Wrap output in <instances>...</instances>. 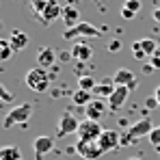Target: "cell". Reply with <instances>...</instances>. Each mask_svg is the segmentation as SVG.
Returning <instances> with one entry per match:
<instances>
[{
	"instance_id": "cell-1",
	"label": "cell",
	"mask_w": 160,
	"mask_h": 160,
	"mask_svg": "<svg viewBox=\"0 0 160 160\" xmlns=\"http://www.w3.org/2000/svg\"><path fill=\"white\" fill-rule=\"evenodd\" d=\"M154 128H156V126H154L149 119H141V121H136L132 126H128L126 132L121 134V147H130V145H134L141 136H149Z\"/></svg>"
},
{
	"instance_id": "cell-2",
	"label": "cell",
	"mask_w": 160,
	"mask_h": 160,
	"mask_svg": "<svg viewBox=\"0 0 160 160\" xmlns=\"http://www.w3.org/2000/svg\"><path fill=\"white\" fill-rule=\"evenodd\" d=\"M104 35V30L98 26H93L91 22H78L76 26L72 28H65V32H63V39H93V37H102Z\"/></svg>"
},
{
	"instance_id": "cell-3",
	"label": "cell",
	"mask_w": 160,
	"mask_h": 160,
	"mask_svg": "<svg viewBox=\"0 0 160 160\" xmlns=\"http://www.w3.org/2000/svg\"><path fill=\"white\" fill-rule=\"evenodd\" d=\"M26 84L30 91H37V93H43L50 89V74L43 69V67H32L26 72Z\"/></svg>"
},
{
	"instance_id": "cell-4",
	"label": "cell",
	"mask_w": 160,
	"mask_h": 160,
	"mask_svg": "<svg viewBox=\"0 0 160 160\" xmlns=\"http://www.w3.org/2000/svg\"><path fill=\"white\" fill-rule=\"evenodd\" d=\"M30 115H32V106L24 102V104H20V106L11 108L9 112H7V117H4V121H2V128H13V126H24L28 119H30Z\"/></svg>"
},
{
	"instance_id": "cell-5",
	"label": "cell",
	"mask_w": 160,
	"mask_h": 160,
	"mask_svg": "<svg viewBox=\"0 0 160 160\" xmlns=\"http://www.w3.org/2000/svg\"><path fill=\"white\" fill-rule=\"evenodd\" d=\"M74 152H76L82 160H98L102 154H104V149L100 147V143H98V141H82V138L76 141Z\"/></svg>"
},
{
	"instance_id": "cell-6",
	"label": "cell",
	"mask_w": 160,
	"mask_h": 160,
	"mask_svg": "<svg viewBox=\"0 0 160 160\" xmlns=\"http://www.w3.org/2000/svg\"><path fill=\"white\" fill-rule=\"evenodd\" d=\"M102 126H100V121H93V119H87L84 117V121H80L78 126V138L82 141H98L100 136H102Z\"/></svg>"
},
{
	"instance_id": "cell-7",
	"label": "cell",
	"mask_w": 160,
	"mask_h": 160,
	"mask_svg": "<svg viewBox=\"0 0 160 160\" xmlns=\"http://www.w3.org/2000/svg\"><path fill=\"white\" fill-rule=\"evenodd\" d=\"M108 112H110V108H108V102H104L102 98H98V100H91V102L84 106V117H87V119H93V121H100V119H104Z\"/></svg>"
},
{
	"instance_id": "cell-8",
	"label": "cell",
	"mask_w": 160,
	"mask_h": 160,
	"mask_svg": "<svg viewBox=\"0 0 160 160\" xmlns=\"http://www.w3.org/2000/svg\"><path fill=\"white\" fill-rule=\"evenodd\" d=\"M78 126H80V121L72 115V112H69V110H65V112L61 115V119H58L56 136H58V138H63V136H67V134L78 132Z\"/></svg>"
},
{
	"instance_id": "cell-9",
	"label": "cell",
	"mask_w": 160,
	"mask_h": 160,
	"mask_svg": "<svg viewBox=\"0 0 160 160\" xmlns=\"http://www.w3.org/2000/svg\"><path fill=\"white\" fill-rule=\"evenodd\" d=\"M54 149V138L52 136H37L35 141H32V152H35V158L37 160H41V158H46L50 152Z\"/></svg>"
},
{
	"instance_id": "cell-10",
	"label": "cell",
	"mask_w": 160,
	"mask_h": 160,
	"mask_svg": "<svg viewBox=\"0 0 160 160\" xmlns=\"http://www.w3.org/2000/svg\"><path fill=\"white\" fill-rule=\"evenodd\" d=\"M98 143H100V147L104 149V154H106V152H112V149L121 147V134L117 132V130H104L102 136L98 138Z\"/></svg>"
},
{
	"instance_id": "cell-11",
	"label": "cell",
	"mask_w": 160,
	"mask_h": 160,
	"mask_svg": "<svg viewBox=\"0 0 160 160\" xmlns=\"http://www.w3.org/2000/svg\"><path fill=\"white\" fill-rule=\"evenodd\" d=\"M130 91H132L130 87H117V89H115V93L108 98V108H110V112L119 110V108L126 104V100H128Z\"/></svg>"
},
{
	"instance_id": "cell-12",
	"label": "cell",
	"mask_w": 160,
	"mask_h": 160,
	"mask_svg": "<svg viewBox=\"0 0 160 160\" xmlns=\"http://www.w3.org/2000/svg\"><path fill=\"white\" fill-rule=\"evenodd\" d=\"M61 15H63V7H61L56 0H52V2L48 4V9L41 13V18H39V20H41V24H43V26H50V24H54Z\"/></svg>"
},
{
	"instance_id": "cell-13",
	"label": "cell",
	"mask_w": 160,
	"mask_h": 160,
	"mask_svg": "<svg viewBox=\"0 0 160 160\" xmlns=\"http://www.w3.org/2000/svg\"><path fill=\"white\" fill-rule=\"evenodd\" d=\"M112 82H115L117 87H130V89H134V87H136V76H134L128 67H121V69L115 72Z\"/></svg>"
},
{
	"instance_id": "cell-14",
	"label": "cell",
	"mask_w": 160,
	"mask_h": 160,
	"mask_svg": "<svg viewBox=\"0 0 160 160\" xmlns=\"http://www.w3.org/2000/svg\"><path fill=\"white\" fill-rule=\"evenodd\" d=\"M72 56L80 61V63H87L91 56H93V50H91V46L89 43H84V41H76L74 46H72Z\"/></svg>"
},
{
	"instance_id": "cell-15",
	"label": "cell",
	"mask_w": 160,
	"mask_h": 160,
	"mask_svg": "<svg viewBox=\"0 0 160 160\" xmlns=\"http://www.w3.org/2000/svg\"><path fill=\"white\" fill-rule=\"evenodd\" d=\"M61 20L67 24V28L76 26L80 22V11L74 7V4H67V7H63V15H61Z\"/></svg>"
},
{
	"instance_id": "cell-16",
	"label": "cell",
	"mask_w": 160,
	"mask_h": 160,
	"mask_svg": "<svg viewBox=\"0 0 160 160\" xmlns=\"http://www.w3.org/2000/svg\"><path fill=\"white\" fill-rule=\"evenodd\" d=\"M54 61H56V52H54L52 48H41L39 50V54H37V65L39 67H52Z\"/></svg>"
},
{
	"instance_id": "cell-17",
	"label": "cell",
	"mask_w": 160,
	"mask_h": 160,
	"mask_svg": "<svg viewBox=\"0 0 160 160\" xmlns=\"http://www.w3.org/2000/svg\"><path fill=\"white\" fill-rule=\"evenodd\" d=\"M9 43L13 46L15 52H20V50H24V48L28 46V35H26V32H22V30H13L11 37H9Z\"/></svg>"
},
{
	"instance_id": "cell-18",
	"label": "cell",
	"mask_w": 160,
	"mask_h": 160,
	"mask_svg": "<svg viewBox=\"0 0 160 160\" xmlns=\"http://www.w3.org/2000/svg\"><path fill=\"white\" fill-rule=\"evenodd\" d=\"M115 89H117V84H115L112 80H110V82H106V80H104V82H98V84H95L93 93H95L98 98H102V100H104V98L108 100V98L115 93Z\"/></svg>"
},
{
	"instance_id": "cell-19",
	"label": "cell",
	"mask_w": 160,
	"mask_h": 160,
	"mask_svg": "<svg viewBox=\"0 0 160 160\" xmlns=\"http://www.w3.org/2000/svg\"><path fill=\"white\" fill-rule=\"evenodd\" d=\"M72 100H74V104H76V106H87L93 98H91V91H82V89H78V91H74Z\"/></svg>"
},
{
	"instance_id": "cell-20",
	"label": "cell",
	"mask_w": 160,
	"mask_h": 160,
	"mask_svg": "<svg viewBox=\"0 0 160 160\" xmlns=\"http://www.w3.org/2000/svg\"><path fill=\"white\" fill-rule=\"evenodd\" d=\"M0 160H22V152L18 147H2L0 149Z\"/></svg>"
},
{
	"instance_id": "cell-21",
	"label": "cell",
	"mask_w": 160,
	"mask_h": 160,
	"mask_svg": "<svg viewBox=\"0 0 160 160\" xmlns=\"http://www.w3.org/2000/svg\"><path fill=\"white\" fill-rule=\"evenodd\" d=\"M141 41V46H143V50L147 56H154V54L158 52V43L154 41V39H149V37H143V39H138Z\"/></svg>"
},
{
	"instance_id": "cell-22",
	"label": "cell",
	"mask_w": 160,
	"mask_h": 160,
	"mask_svg": "<svg viewBox=\"0 0 160 160\" xmlns=\"http://www.w3.org/2000/svg\"><path fill=\"white\" fill-rule=\"evenodd\" d=\"M95 84H98V82L91 78V76H84V74L78 76V89H82V91H91V93H93Z\"/></svg>"
},
{
	"instance_id": "cell-23",
	"label": "cell",
	"mask_w": 160,
	"mask_h": 160,
	"mask_svg": "<svg viewBox=\"0 0 160 160\" xmlns=\"http://www.w3.org/2000/svg\"><path fill=\"white\" fill-rule=\"evenodd\" d=\"M50 2H52V0H30V9H32V13H35L37 18H41V13L48 9Z\"/></svg>"
},
{
	"instance_id": "cell-24",
	"label": "cell",
	"mask_w": 160,
	"mask_h": 160,
	"mask_svg": "<svg viewBox=\"0 0 160 160\" xmlns=\"http://www.w3.org/2000/svg\"><path fill=\"white\" fill-rule=\"evenodd\" d=\"M13 52H15V50H13V46L9 43V39H2V41H0V58H2V61H9V58L13 56Z\"/></svg>"
},
{
	"instance_id": "cell-25",
	"label": "cell",
	"mask_w": 160,
	"mask_h": 160,
	"mask_svg": "<svg viewBox=\"0 0 160 160\" xmlns=\"http://www.w3.org/2000/svg\"><path fill=\"white\" fill-rule=\"evenodd\" d=\"M132 54H134L136 61H145V58H147V54H145V50H143L141 41H134L132 43Z\"/></svg>"
},
{
	"instance_id": "cell-26",
	"label": "cell",
	"mask_w": 160,
	"mask_h": 160,
	"mask_svg": "<svg viewBox=\"0 0 160 160\" xmlns=\"http://www.w3.org/2000/svg\"><path fill=\"white\" fill-rule=\"evenodd\" d=\"M147 138H149V143H152L154 147H160V126H156V128L152 130V134H149Z\"/></svg>"
},
{
	"instance_id": "cell-27",
	"label": "cell",
	"mask_w": 160,
	"mask_h": 160,
	"mask_svg": "<svg viewBox=\"0 0 160 160\" xmlns=\"http://www.w3.org/2000/svg\"><path fill=\"white\" fill-rule=\"evenodd\" d=\"M123 7H128L130 11L138 13V11H141V7H143V2H141V0H126V2H123Z\"/></svg>"
},
{
	"instance_id": "cell-28",
	"label": "cell",
	"mask_w": 160,
	"mask_h": 160,
	"mask_svg": "<svg viewBox=\"0 0 160 160\" xmlns=\"http://www.w3.org/2000/svg\"><path fill=\"white\" fill-rule=\"evenodd\" d=\"M0 100H2V102H13V93H11L4 84H0Z\"/></svg>"
},
{
	"instance_id": "cell-29",
	"label": "cell",
	"mask_w": 160,
	"mask_h": 160,
	"mask_svg": "<svg viewBox=\"0 0 160 160\" xmlns=\"http://www.w3.org/2000/svg\"><path fill=\"white\" fill-rule=\"evenodd\" d=\"M145 108H147V110H154V108H160L158 98H156V95H149V98L145 100Z\"/></svg>"
},
{
	"instance_id": "cell-30",
	"label": "cell",
	"mask_w": 160,
	"mask_h": 160,
	"mask_svg": "<svg viewBox=\"0 0 160 160\" xmlns=\"http://www.w3.org/2000/svg\"><path fill=\"white\" fill-rule=\"evenodd\" d=\"M121 46H123L121 39H110V41H108V52H119Z\"/></svg>"
},
{
	"instance_id": "cell-31",
	"label": "cell",
	"mask_w": 160,
	"mask_h": 160,
	"mask_svg": "<svg viewBox=\"0 0 160 160\" xmlns=\"http://www.w3.org/2000/svg\"><path fill=\"white\" fill-rule=\"evenodd\" d=\"M121 18H123V20H134V18H136V13L130 11L128 7H123V4H121Z\"/></svg>"
},
{
	"instance_id": "cell-32",
	"label": "cell",
	"mask_w": 160,
	"mask_h": 160,
	"mask_svg": "<svg viewBox=\"0 0 160 160\" xmlns=\"http://www.w3.org/2000/svg\"><path fill=\"white\" fill-rule=\"evenodd\" d=\"M152 65H154L156 69H160V54H154V56H152Z\"/></svg>"
},
{
	"instance_id": "cell-33",
	"label": "cell",
	"mask_w": 160,
	"mask_h": 160,
	"mask_svg": "<svg viewBox=\"0 0 160 160\" xmlns=\"http://www.w3.org/2000/svg\"><path fill=\"white\" fill-rule=\"evenodd\" d=\"M152 18H154V22H158V24H160V7L152 11Z\"/></svg>"
},
{
	"instance_id": "cell-34",
	"label": "cell",
	"mask_w": 160,
	"mask_h": 160,
	"mask_svg": "<svg viewBox=\"0 0 160 160\" xmlns=\"http://www.w3.org/2000/svg\"><path fill=\"white\" fill-rule=\"evenodd\" d=\"M154 69H156V67H154L152 63H149V65H143V74H152Z\"/></svg>"
},
{
	"instance_id": "cell-35",
	"label": "cell",
	"mask_w": 160,
	"mask_h": 160,
	"mask_svg": "<svg viewBox=\"0 0 160 160\" xmlns=\"http://www.w3.org/2000/svg\"><path fill=\"white\" fill-rule=\"evenodd\" d=\"M69 58H74L72 52H61V61H69Z\"/></svg>"
},
{
	"instance_id": "cell-36",
	"label": "cell",
	"mask_w": 160,
	"mask_h": 160,
	"mask_svg": "<svg viewBox=\"0 0 160 160\" xmlns=\"http://www.w3.org/2000/svg\"><path fill=\"white\" fill-rule=\"evenodd\" d=\"M154 95L158 98V102H160V87H156V89H154Z\"/></svg>"
},
{
	"instance_id": "cell-37",
	"label": "cell",
	"mask_w": 160,
	"mask_h": 160,
	"mask_svg": "<svg viewBox=\"0 0 160 160\" xmlns=\"http://www.w3.org/2000/svg\"><path fill=\"white\" fill-rule=\"evenodd\" d=\"M128 160H143V158H128Z\"/></svg>"
},
{
	"instance_id": "cell-38",
	"label": "cell",
	"mask_w": 160,
	"mask_h": 160,
	"mask_svg": "<svg viewBox=\"0 0 160 160\" xmlns=\"http://www.w3.org/2000/svg\"><path fill=\"white\" fill-rule=\"evenodd\" d=\"M93 2H100V0H93Z\"/></svg>"
},
{
	"instance_id": "cell-39",
	"label": "cell",
	"mask_w": 160,
	"mask_h": 160,
	"mask_svg": "<svg viewBox=\"0 0 160 160\" xmlns=\"http://www.w3.org/2000/svg\"><path fill=\"white\" fill-rule=\"evenodd\" d=\"M158 152H160V147H158Z\"/></svg>"
}]
</instances>
